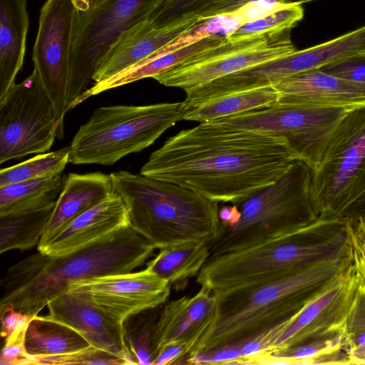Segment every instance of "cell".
Masks as SVG:
<instances>
[{
	"instance_id": "cell-28",
	"label": "cell",
	"mask_w": 365,
	"mask_h": 365,
	"mask_svg": "<svg viewBox=\"0 0 365 365\" xmlns=\"http://www.w3.org/2000/svg\"><path fill=\"white\" fill-rule=\"evenodd\" d=\"M56 203V202H55ZM54 204L0 216V253L24 251L38 246Z\"/></svg>"
},
{
	"instance_id": "cell-41",
	"label": "cell",
	"mask_w": 365,
	"mask_h": 365,
	"mask_svg": "<svg viewBox=\"0 0 365 365\" xmlns=\"http://www.w3.org/2000/svg\"><path fill=\"white\" fill-rule=\"evenodd\" d=\"M187 356V347L185 344L175 343L161 348L152 365H165L184 364Z\"/></svg>"
},
{
	"instance_id": "cell-19",
	"label": "cell",
	"mask_w": 365,
	"mask_h": 365,
	"mask_svg": "<svg viewBox=\"0 0 365 365\" xmlns=\"http://www.w3.org/2000/svg\"><path fill=\"white\" fill-rule=\"evenodd\" d=\"M130 226L128 207L116 192L85 211L41 252L60 257L81 250Z\"/></svg>"
},
{
	"instance_id": "cell-12",
	"label": "cell",
	"mask_w": 365,
	"mask_h": 365,
	"mask_svg": "<svg viewBox=\"0 0 365 365\" xmlns=\"http://www.w3.org/2000/svg\"><path fill=\"white\" fill-rule=\"evenodd\" d=\"M297 51L290 30L222 43L193 55L153 78L168 87L187 91Z\"/></svg>"
},
{
	"instance_id": "cell-34",
	"label": "cell",
	"mask_w": 365,
	"mask_h": 365,
	"mask_svg": "<svg viewBox=\"0 0 365 365\" xmlns=\"http://www.w3.org/2000/svg\"><path fill=\"white\" fill-rule=\"evenodd\" d=\"M343 333L346 339L347 351L365 346V286L359 282L355 291Z\"/></svg>"
},
{
	"instance_id": "cell-27",
	"label": "cell",
	"mask_w": 365,
	"mask_h": 365,
	"mask_svg": "<svg viewBox=\"0 0 365 365\" xmlns=\"http://www.w3.org/2000/svg\"><path fill=\"white\" fill-rule=\"evenodd\" d=\"M64 180L65 175L61 173L0 187V216L54 204Z\"/></svg>"
},
{
	"instance_id": "cell-24",
	"label": "cell",
	"mask_w": 365,
	"mask_h": 365,
	"mask_svg": "<svg viewBox=\"0 0 365 365\" xmlns=\"http://www.w3.org/2000/svg\"><path fill=\"white\" fill-rule=\"evenodd\" d=\"M206 242H195L159 250L146 267L166 279L175 291L184 289L209 258Z\"/></svg>"
},
{
	"instance_id": "cell-1",
	"label": "cell",
	"mask_w": 365,
	"mask_h": 365,
	"mask_svg": "<svg viewBox=\"0 0 365 365\" xmlns=\"http://www.w3.org/2000/svg\"><path fill=\"white\" fill-rule=\"evenodd\" d=\"M297 159L282 137L204 123L168 138L140 173L233 202L274 182Z\"/></svg>"
},
{
	"instance_id": "cell-32",
	"label": "cell",
	"mask_w": 365,
	"mask_h": 365,
	"mask_svg": "<svg viewBox=\"0 0 365 365\" xmlns=\"http://www.w3.org/2000/svg\"><path fill=\"white\" fill-rule=\"evenodd\" d=\"M302 1L293 2L290 6L275 11L265 17L240 26L226 37L231 42L252 38L270 33L291 30L304 16Z\"/></svg>"
},
{
	"instance_id": "cell-13",
	"label": "cell",
	"mask_w": 365,
	"mask_h": 365,
	"mask_svg": "<svg viewBox=\"0 0 365 365\" xmlns=\"http://www.w3.org/2000/svg\"><path fill=\"white\" fill-rule=\"evenodd\" d=\"M79 14L71 0H47L33 48L34 69L62 123L70 110L71 56Z\"/></svg>"
},
{
	"instance_id": "cell-23",
	"label": "cell",
	"mask_w": 365,
	"mask_h": 365,
	"mask_svg": "<svg viewBox=\"0 0 365 365\" xmlns=\"http://www.w3.org/2000/svg\"><path fill=\"white\" fill-rule=\"evenodd\" d=\"M225 36H212L201 39L190 46L158 57L148 56L119 73L100 82L86 90L71 103L73 108L88 98L106 91L133 83L146 78H153L175 67L193 55L222 43Z\"/></svg>"
},
{
	"instance_id": "cell-42",
	"label": "cell",
	"mask_w": 365,
	"mask_h": 365,
	"mask_svg": "<svg viewBox=\"0 0 365 365\" xmlns=\"http://www.w3.org/2000/svg\"><path fill=\"white\" fill-rule=\"evenodd\" d=\"M1 316V336L3 339L20 327L28 325L31 319L29 315L22 314L14 309L7 310Z\"/></svg>"
},
{
	"instance_id": "cell-39",
	"label": "cell",
	"mask_w": 365,
	"mask_h": 365,
	"mask_svg": "<svg viewBox=\"0 0 365 365\" xmlns=\"http://www.w3.org/2000/svg\"><path fill=\"white\" fill-rule=\"evenodd\" d=\"M292 3L285 0H259L247 3L230 14L242 26L284 9Z\"/></svg>"
},
{
	"instance_id": "cell-22",
	"label": "cell",
	"mask_w": 365,
	"mask_h": 365,
	"mask_svg": "<svg viewBox=\"0 0 365 365\" xmlns=\"http://www.w3.org/2000/svg\"><path fill=\"white\" fill-rule=\"evenodd\" d=\"M29 26L27 0H0V102L23 66Z\"/></svg>"
},
{
	"instance_id": "cell-30",
	"label": "cell",
	"mask_w": 365,
	"mask_h": 365,
	"mask_svg": "<svg viewBox=\"0 0 365 365\" xmlns=\"http://www.w3.org/2000/svg\"><path fill=\"white\" fill-rule=\"evenodd\" d=\"M70 163L69 147L39 153L20 163L0 170V187L63 173Z\"/></svg>"
},
{
	"instance_id": "cell-31",
	"label": "cell",
	"mask_w": 365,
	"mask_h": 365,
	"mask_svg": "<svg viewBox=\"0 0 365 365\" xmlns=\"http://www.w3.org/2000/svg\"><path fill=\"white\" fill-rule=\"evenodd\" d=\"M339 349H346L343 332L317 338L265 356L262 364H309L314 358Z\"/></svg>"
},
{
	"instance_id": "cell-26",
	"label": "cell",
	"mask_w": 365,
	"mask_h": 365,
	"mask_svg": "<svg viewBox=\"0 0 365 365\" xmlns=\"http://www.w3.org/2000/svg\"><path fill=\"white\" fill-rule=\"evenodd\" d=\"M274 86L237 92L208 101L185 110L182 120L200 123L270 106L279 102Z\"/></svg>"
},
{
	"instance_id": "cell-33",
	"label": "cell",
	"mask_w": 365,
	"mask_h": 365,
	"mask_svg": "<svg viewBox=\"0 0 365 365\" xmlns=\"http://www.w3.org/2000/svg\"><path fill=\"white\" fill-rule=\"evenodd\" d=\"M71 364H106L129 365L125 359L92 345L72 353L31 356L30 365H71Z\"/></svg>"
},
{
	"instance_id": "cell-21",
	"label": "cell",
	"mask_w": 365,
	"mask_h": 365,
	"mask_svg": "<svg viewBox=\"0 0 365 365\" xmlns=\"http://www.w3.org/2000/svg\"><path fill=\"white\" fill-rule=\"evenodd\" d=\"M113 192L110 174L69 173L56 201L52 215L38 244L43 249L74 219Z\"/></svg>"
},
{
	"instance_id": "cell-17",
	"label": "cell",
	"mask_w": 365,
	"mask_h": 365,
	"mask_svg": "<svg viewBox=\"0 0 365 365\" xmlns=\"http://www.w3.org/2000/svg\"><path fill=\"white\" fill-rule=\"evenodd\" d=\"M48 316L80 333L91 345L134 364L125 346L122 323L83 297L66 291L47 305Z\"/></svg>"
},
{
	"instance_id": "cell-43",
	"label": "cell",
	"mask_w": 365,
	"mask_h": 365,
	"mask_svg": "<svg viewBox=\"0 0 365 365\" xmlns=\"http://www.w3.org/2000/svg\"><path fill=\"white\" fill-rule=\"evenodd\" d=\"M352 256L358 281L365 286V242L356 233L354 225L352 231Z\"/></svg>"
},
{
	"instance_id": "cell-25",
	"label": "cell",
	"mask_w": 365,
	"mask_h": 365,
	"mask_svg": "<svg viewBox=\"0 0 365 365\" xmlns=\"http://www.w3.org/2000/svg\"><path fill=\"white\" fill-rule=\"evenodd\" d=\"M89 346L76 330L48 315L33 317L25 334V346L31 356L66 354Z\"/></svg>"
},
{
	"instance_id": "cell-9",
	"label": "cell",
	"mask_w": 365,
	"mask_h": 365,
	"mask_svg": "<svg viewBox=\"0 0 365 365\" xmlns=\"http://www.w3.org/2000/svg\"><path fill=\"white\" fill-rule=\"evenodd\" d=\"M353 109L278 102L208 123L227 129L282 137L298 158L313 169L335 130Z\"/></svg>"
},
{
	"instance_id": "cell-20",
	"label": "cell",
	"mask_w": 365,
	"mask_h": 365,
	"mask_svg": "<svg viewBox=\"0 0 365 365\" xmlns=\"http://www.w3.org/2000/svg\"><path fill=\"white\" fill-rule=\"evenodd\" d=\"M274 86L282 103L352 108L365 106V84L318 69L288 76Z\"/></svg>"
},
{
	"instance_id": "cell-45",
	"label": "cell",
	"mask_w": 365,
	"mask_h": 365,
	"mask_svg": "<svg viewBox=\"0 0 365 365\" xmlns=\"http://www.w3.org/2000/svg\"><path fill=\"white\" fill-rule=\"evenodd\" d=\"M76 8L81 13L86 12L100 4L103 0H71Z\"/></svg>"
},
{
	"instance_id": "cell-4",
	"label": "cell",
	"mask_w": 365,
	"mask_h": 365,
	"mask_svg": "<svg viewBox=\"0 0 365 365\" xmlns=\"http://www.w3.org/2000/svg\"><path fill=\"white\" fill-rule=\"evenodd\" d=\"M352 262L351 255L265 283L215 292L217 319L197 353L242 344L288 319Z\"/></svg>"
},
{
	"instance_id": "cell-6",
	"label": "cell",
	"mask_w": 365,
	"mask_h": 365,
	"mask_svg": "<svg viewBox=\"0 0 365 365\" xmlns=\"http://www.w3.org/2000/svg\"><path fill=\"white\" fill-rule=\"evenodd\" d=\"M312 168L296 160L274 182L233 203L240 217L219 225L207 244L209 258L242 251L297 230L319 216L311 195Z\"/></svg>"
},
{
	"instance_id": "cell-29",
	"label": "cell",
	"mask_w": 365,
	"mask_h": 365,
	"mask_svg": "<svg viewBox=\"0 0 365 365\" xmlns=\"http://www.w3.org/2000/svg\"><path fill=\"white\" fill-rule=\"evenodd\" d=\"M163 304L128 317L122 323L125 346L134 364H153L156 355L155 330Z\"/></svg>"
},
{
	"instance_id": "cell-8",
	"label": "cell",
	"mask_w": 365,
	"mask_h": 365,
	"mask_svg": "<svg viewBox=\"0 0 365 365\" xmlns=\"http://www.w3.org/2000/svg\"><path fill=\"white\" fill-rule=\"evenodd\" d=\"M365 193V106L351 110L312 169L311 195L318 215L337 216Z\"/></svg>"
},
{
	"instance_id": "cell-46",
	"label": "cell",
	"mask_w": 365,
	"mask_h": 365,
	"mask_svg": "<svg viewBox=\"0 0 365 365\" xmlns=\"http://www.w3.org/2000/svg\"><path fill=\"white\" fill-rule=\"evenodd\" d=\"M353 364H365V346L348 351Z\"/></svg>"
},
{
	"instance_id": "cell-7",
	"label": "cell",
	"mask_w": 365,
	"mask_h": 365,
	"mask_svg": "<svg viewBox=\"0 0 365 365\" xmlns=\"http://www.w3.org/2000/svg\"><path fill=\"white\" fill-rule=\"evenodd\" d=\"M184 113L182 102L100 107L75 134L70 163L111 165L150 146Z\"/></svg>"
},
{
	"instance_id": "cell-11",
	"label": "cell",
	"mask_w": 365,
	"mask_h": 365,
	"mask_svg": "<svg viewBox=\"0 0 365 365\" xmlns=\"http://www.w3.org/2000/svg\"><path fill=\"white\" fill-rule=\"evenodd\" d=\"M165 0H103L79 14L71 56L69 103L86 90L106 53L121 33L148 19Z\"/></svg>"
},
{
	"instance_id": "cell-38",
	"label": "cell",
	"mask_w": 365,
	"mask_h": 365,
	"mask_svg": "<svg viewBox=\"0 0 365 365\" xmlns=\"http://www.w3.org/2000/svg\"><path fill=\"white\" fill-rule=\"evenodd\" d=\"M186 364H245L240 344L201 351L190 356Z\"/></svg>"
},
{
	"instance_id": "cell-14",
	"label": "cell",
	"mask_w": 365,
	"mask_h": 365,
	"mask_svg": "<svg viewBox=\"0 0 365 365\" xmlns=\"http://www.w3.org/2000/svg\"><path fill=\"white\" fill-rule=\"evenodd\" d=\"M358 283L352 262L287 320L267 355L343 332Z\"/></svg>"
},
{
	"instance_id": "cell-10",
	"label": "cell",
	"mask_w": 365,
	"mask_h": 365,
	"mask_svg": "<svg viewBox=\"0 0 365 365\" xmlns=\"http://www.w3.org/2000/svg\"><path fill=\"white\" fill-rule=\"evenodd\" d=\"M62 137L63 123L34 69L0 102V163L47 153Z\"/></svg>"
},
{
	"instance_id": "cell-37",
	"label": "cell",
	"mask_w": 365,
	"mask_h": 365,
	"mask_svg": "<svg viewBox=\"0 0 365 365\" xmlns=\"http://www.w3.org/2000/svg\"><path fill=\"white\" fill-rule=\"evenodd\" d=\"M318 70L341 78L365 84V52L329 63Z\"/></svg>"
},
{
	"instance_id": "cell-15",
	"label": "cell",
	"mask_w": 365,
	"mask_h": 365,
	"mask_svg": "<svg viewBox=\"0 0 365 365\" xmlns=\"http://www.w3.org/2000/svg\"><path fill=\"white\" fill-rule=\"evenodd\" d=\"M170 289L166 279L146 267L138 272L73 281L66 291L83 297L123 323L133 314L165 304Z\"/></svg>"
},
{
	"instance_id": "cell-47",
	"label": "cell",
	"mask_w": 365,
	"mask_h": 365,
	"mask_svg": "<svg viewBox=\"0 0 365 365\" xmlns=\"http://www.w3.org/2000/svg\"><path fill=\"white\" fill-rule=\"evenodd\" d=\"M351 222L356 233L365 242V223L361 222Z\"/></svg>"
},
{
	"instance_id": "cell-35",
	"label": "cell",
	"mask_w": 365,
	"mask_h": 365,
	"mask_svg": "<svg viewBox=\"0 0 365 365\" xmlns=\"http://www.w3.org/2000/svg\"><path fill=\"white\" fill-rule=\"evenodd\" d=\"M210 1L165 0L153 11L148 19L155 27H163L186 16H197Z\"/></svg>"
},
{
	"instance_id": "cell-16",
	"label": "cell",
	"mask_w": 365,
	"mask_h": 365,
	"mask_svg": "<svg viewBox=\"0 0 365 365\" xmlns=\"http://www.w3.org/2000/svg\"><path fill=\"white\" fill-rule=\"evenodd\" d=\"M217 310V294L205 287H200L192 297L184 296L163 304L156 324L157 354L166 345L183 344L187 347L185 364L209 336Z\"/></svg>"
},
{
	"instance_id": "cell-36",
	"label": "cell",
	"mask_w": 365,
	"mask_h": 365,
	"mask_svg": "<svg viewBox=\"0 0 365 365\" xmlns=\"http://www.w3.org/2000/svg\"><path fill=\"white\" fill-rule=\"evenodd\" d=\"M28 325L19 327L4 339L0 356L1 365H30L31 356L28 354L25 346Z\"/></svg>"
},
{
	"instance_id": "cell-18",
	"label": "cell",
	"mask_w": 365,
	"mask_h": 365,
	"mask_svg": "<svg viewBox=\"0 0 365 365\" xmlns=\"http://www.w3.org/2000/svg\"><path fill=\"white\" fill-rule=\"evenodd\" d=\"M199 20L197 16H189L159 28L155 27L148 19L139 21L123 31L110 46L96 70L93 81L98 83L106 80L132 66L192 27Z\"/></svg>"
},
{
	"instance_id": "cell-44",
	"label": "cell",
	"mask_w": 365,
	"mask_h": 365,
	"mask_svg": "<svg viewBox=\"0 0 365 365\" xmlns=\"http://www.w3.org/2000/svg\"><path fill=\"white\" fill-rule=\"evenodd\" d=\"M339 217L347 218L353 222L365 223V193L344 209Z\"/></svg>"
},
{
	"instance_id": "cell-2",
	"label": "cell",
	"mask_w": 365,
	"mask_h": 365,
	"mask_svg": "<svg viewBox=\"0 0 365 365\" xmlns=\"http://www.w3.org/2000/svg\"><path fill=\"white\" fill-rule=\"evenodd\" d=\"M155 248L130 226L71 254L53 257L37 252L9 267L0 285V315L14 309L31 318L70 282L133 272Z\"/></svg>"
},
{
	"instance_id": "cell-3",
	"label": "cell",
	"mask_w": 365,
	"mask_h": 365,
	"mask_svg": "<svg viewBox=\"0 0 365 365\" xmlns=\"http://www.w3.org/2000/svg\"><path fill=\"white\" fill-rule=\"evenodd\" d=\"M352 222L329 213L297 230L239 252L208 258L197 282L224 292L265 283L352 255Z\"/></svg>"
},
{
	"instance_id": "cell-5",
	"label": "cell",
	"mask_w": 365,
	"mask_h": 365,
	"mask_svg": "<svg viewBox=\"0 0 365 365\" xmlns=\"http://www.w3.org/2000/svg\"><path fill=\"white\" fill-rule=\"evenodd\" d=\"M113 191L125 202L130 226L155 249L209 243L219 228L220 203L179 185L120 170Z\"/></svg>"
},
{
	"instance_id": "cell-40",
	"label": "cell",
	"mask_w": 365,
	"mask_h": 365,
	"mask_svg": "<svg viewBox=\"0 0 365 365\" xmlns=\"http://www.w3.org/2000/svg\"><path fill=\"white\" fill-rule=\"evenodd\" d=\"M259 0H211L197 14L199 19L230 14L247 4Z\"/></svg>"
}]
</instances>
